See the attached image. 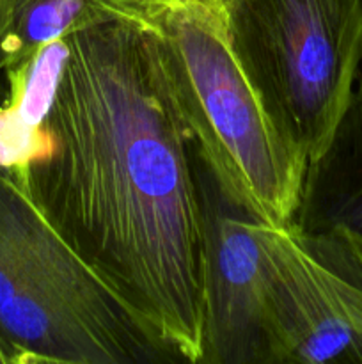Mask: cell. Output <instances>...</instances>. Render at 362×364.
<instances>
[{
	"label": "cell",
	"mask_w": 362,
	"mask_h": 364,
	"mask_svg": "<svg viewBox=\"0 0 362 364\" xmlns=\"http://www.w3.org/2000/svg\"><path fill=\"white\" fill-rule=\"evenodd\" d=\"M337 142L348 148L346 173L343 183L334 188L323 223L343 224L362 242V73Z\"/></svg>",
	"instance_id": "obj_9"
},
{
	"label": "cell",
	"mask_w": 362,
	"mask_h": 364,
	"mask_svg": "<svg viewBox=\"0 0 362 364\" xmlns=\"http://www.w3.org/2000/svg\"><path fill=\"white\" fill-rule=\"evenodd\" d=\"M156 32L190 144L220 198L259 224L295 223L311 171L245 71L226 7L176 4Z\"/></svg>",
	"instance_id": "obj_2"
},
{
	"label": "cell",
	"mask_w": 362,
	"mask_h": 364,
	"mask_svg": "<svg viewBox=\"0 0 362 364\" xmlns=\"http://www.w3.org/2000/svg\"><path fill=\"white\" fill-rule=\"evenodd\" d=\"M0 364H13V363H11L9 355H7L6 348L2 347V343H0Z\"/></svg>",
	"instance_id": "obj_11"
},
{
	"label": "cell",
	"mask_w": 362,
	"mask_h": 364,
	"mask_svg": "<svg viewBox=\"0 0 362 364\" xmlns=\"http://www.w3.org/2000/svg\"><path fill=\"white\" fill-rule=\"evenodd\" d=\"M119 21L102 0H0V66L13 70L43 46Z\"/></svg>",
	"instance_id": "obj_8"
},
{
	"label": "cell",
	"mask_w": 362,
	"mask_h": 364,
	"mask_svg": "<svg viewBox=\"0 0 362 364\" xmlns=\"http://www.w3.org/2000/svg\"><path fill=\"white\" fill-rule=\"evenodd\" d=\"M226 14L266 110L318 173L362 73V0H231Z\"/></svg>",
	"instance_id": "obj_4"
},
{
	"label": "cell",
	"mask_w": 362,
	"mask_h": 364,
	"mask_svg": "<svg viewBox=\"0 0 362 364\" xmlns=\"http://www.w3.org/2000/svg\"><path fill=\"white\" fill-rule=\"evenodd\" d=\"M67 57L66 38L7 70L9 96L0 105V171L21 181L45 146V124Z\"/></svg>",
	"instance_id": "obj_7"
},
{
	"label": "cell",
	"mask_w": 362,
	"mask_h": 364,
	"mask_svg": "<svg viewBox=\"0 0 362 364\" xmlns=\"http://www.w3.org/2000/svg\"><path fill=\"white\" fill-rule=\"evenodd\" d=\"M201 364H268L261 237L236 210L208 206Z\"/></svg>",
	"instance_id": "obj_6"
},
{
	"label": "cell",
	"mask_w": 362,
	"mask_h": 364,
	"mask_svg": "<svg viewBox=\"0 0 362 364\" xmlns=\"http://www.w3.org/2000/svg\"><path fill=\"white\" fill-rule=\"evenodd\" d=\"M268 364H362V242L339 223L259 224Z\"/></svg>",
	"instance_id": "obj_5"
},
{
	"label": "cell",
	"mask_w": 362,
	"mask_h": 364,
	"mask_svg": "<svg viewBox=\"0 0 362 364\" xmlns=\"http://www.w3.org/2000/svg\"><path fill=\"white\" fill-rule=\"evenodd\" d=\"M0 71H2V66H0Z\"/></svg>",
	"instance_id": "obj_12"
},
{
	"label": "cell",
	"mask_w": 362,
	"mask_h": 364,
	"mask_svg": "<svg viewBox=\"0 0 362 364\" xmlns=\"http://www.w3.org/2000/svg\"><path fill=\"white\" fill-rule=\"evenodd\" d=\"M66 41L45 146L18 183L162 347L201 364L208 205L158 32L110 21Z\"/></svg>",
	"instance_id": "obj_1"
},
{
	"label": "cell",
	"mask_w": 362,
	"mask_h": 364,
	"mask_svg": "<svg viewBox=\"0 0 362 364\" xmlns=\"http://www.w3.org/2000/svg\"><path fill=\"white\" fill-rule=\"evenodd\" d=\"M119 21L156 28L160 18L169 7L183 2H201L208 6L227 7L231 0H102Z\"/></svg>",
	"instance_id": "obj_10"
},
{
	"label": "cell",
	"mask_w": 362,
	"mask_h": 364,
	"mask_svg": "<svg viewBox=\"0 0 362 364\" xmlns=\"http://www.w3.org/2000/svg\"><path fill=\"white\" fill-rule=\"evenodd\" d=\"M0 343L13 364H185L2 171Z\"/></svg>",
	"instance_id": "obj_3"
}]
</instances>
